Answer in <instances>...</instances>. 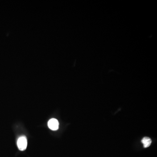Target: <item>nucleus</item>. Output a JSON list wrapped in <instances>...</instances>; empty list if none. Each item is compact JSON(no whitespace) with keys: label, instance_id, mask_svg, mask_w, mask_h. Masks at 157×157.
Listing matches in <instances>:
<instances>
[{"label":"nucleus","instance_id":"obj_3","mask_svg":"<svg viewBox=\"0 0 157 157\" xmlns=\"http://www.w3.org/2000/svg\"><path fill=\"white\" fill-rule=\"evenodd\" d=\"M141 142L143 144L144 148H147L150 146L152 141H151V139L150 138L145 137L143 138L142 140H141Z\"/></svg>","mask_w":157,"mask_h":157},{"label":"nucleus","instance_id":"obj_1","mask_svg":"<svg viewBox=\"0 0 157 157\" xmlns=\"http://www.w3.org/2000/svg\"><path fill=\"white\" fill-rule=\"evenodd\" d=\"M17 145L20 150H25L27 146V140L26 137L25 136L20 137L17 141Z\"/></svg>","mask_w":157,"mask_h":157},{"label":"nucleus","instance_id":"obj_2","mask_svg":"<svg viewBox=\"0 0 157 157\" xmlns=\"http://www.w3.org/2000/svg\"><path fill=\"white\" fill-rule=\"evenodd\" d=\"M49 128L52 131H56L59 127V123L57 120L55 118H52L49 121L48 123Z\"/></svg>","mask_w":157,"mask_h":157}]
</instances>
